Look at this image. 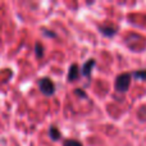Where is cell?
<instances>
[{"label": "cell", "instance_id": "3957f363", "mask_svg": "<svg viewBox=\"0 0 146 146\" xmlns=\"http://www.w3.org/2000/svg\"><path fill=\"white\" fill-rule=\"evenodd\" d=\"M96 64V60L94 58L88 59L85 64L82 66V69H81V74L85 76L86 78H91V72H92V68L95 67Z\"/></svg>", "mask_w": 146, "mask_h": 146}, {"label": "cell", "instance_id": "ba28073f", "mask_svg": "<svg viewBox=\"0 0 146 146\" xmlns=\"http://www.w3.org/2000/svg\"><path fill=\"white\" fill-rule=\"evenodd\" d=\"M35 51H36V56L37 58H41L44 55V46L41 42H36L35 44Z\"/></svg>", "mask_w": 146, "mask_h": 146}, {"label": "cell", "instance_id": "52a82bcc", "mask_svg": "<svg viewBox=\"0 0 146 146\" xmlns=\"http://www.w3.org/2000/svg\"><path fill=\"white\" fill-rule=\"evenodd\" d=\"M132 77L137 78V80H146V69H140V71H135L131 73Z\"/></svg>", "mask_w": 146, "mask_h": 146}, {"label": "cell", "instance_id": "8fae6325", "mask_svg": "<svg viewBox=\"0 0 146 146\" xmlns=\"http://www.w3.org/2000/svg\"><path fill=\"white\" fill-rule=\"evenodd\" d=\"M74 94H76V95H78V96H81V98H86V94H85V91L80 90V88H77V90L74 91Z\"/></svg>", "mask_w": 146, "mask_h": 146}, {"label": "cell", "instance_id": "277c9868", "mask_svg": "<svg viewBox=\"0 0 146 146\" xmlns=\"http://www.w3.org/2000/svg\"><path fill=\"white\" fill-rule=\"evenodd\" d=\"M80 67H78V64H71L69 66V69H68V74H67V78H68L69 82H73V81H77L78 78H80Z\"/></svg>", "mask_w": 146, "mask_h": 146}, {"label": "cell", "instance_id": "8992f818", "mask_svg": "<svg viewBox=\"0 0 146 146\" xmlns=\"http://www.w3.org/2000/svg\"><path fill=\"white\" fill-rule=\"evenodd\" d=\"M99 30H100V32L103 33V35L108 36V37H111V36L115 35V30H114V27H106V26H100L99 27Z\"/></svg>", "mask_w": 146, "mask_h": 146}, {"label": "cell", "instance_id": "6da1fadb", "mask_svg": "<svg viewBox=\"0 0 146 146\" xmlns=\"http://www.w3.org/2000/svg\"><path fill=\"white\" fill-rule=\"evenodd\" d=\"M131 73H122V74L117 76L115 82H114V87L118 92H127L131 86Z\"/></svg>", "mask_w": 146, "mask_h": 146}, {"label": "cell", "instance_id": "9c48e42d", "mask_svg": "<svg viewBox=\"0 0 146 146\" xmlns=\"http://www.w3.org/2000/svg\"><path fill=\"white\" fill-rule=\"evenodd\" d=\"M63 146H83V145L77 140H64Z\"/></svg>", "mask_w": 146, "mask_h": 146}, {"label": "cell", "instance_id": "7a4b0ae2", "mask_svg": "<svg viewBox=\"0 0 146 146\" xmlns=\"http://www.w3.org/2000/svg\"><path fill=\"white\" fill-rule=\"evenodd\" d=\"M38 88L45 96H53L55 94V83L49 77H42L38 80Z\"/></svg>", "mask_w": 146, "mask_h": 146}, {"label": "cell", "instance_id": "5b68a950", "mask_svg": "<svg viewBox=\"0 0 146 146\" xmlns=\"http://www.w3.org/2000/svg\"><path fill=\"white\" fill-rule=\"evenodd\" d=\"M49 136H50V139L53 140V141H58V140H60L62 135H60V131L58 129V127L51 126L50 128H49Z\"/></svg>", "mask_w": 146, "mask_h": 146}, {"label": "cell", "instance_id": "30bf717a", "mask_svg": "<svg viewBox=\"0 0 146 146\" xmlns=\"http://www.w3.org/2000/svg\"><path fill=\"white\" fill-rule=\"evenodd\" d=\"M41 31H42V33H44V35L49 36V37H55V36H56L54 32H49V31H48V30H45V28H44V30H41Z\"/></svg>", "mask_w": 146, "mask_h": 146}]
</instances>
